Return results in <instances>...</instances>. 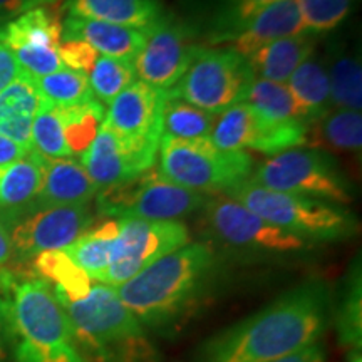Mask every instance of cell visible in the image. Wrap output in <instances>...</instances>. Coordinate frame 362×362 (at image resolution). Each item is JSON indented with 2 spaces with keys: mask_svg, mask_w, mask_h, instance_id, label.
<instances>
[{
  "mask_svg": "<svg viewBox=\"0 0 362 362\" xmlns=\"http://www.w3.org/2000/svg\"><path fill=\"white\" fill-rule=\"evenodd\" d=\"M329 324L322 284L298 285L202 347L198 362H275L320 342Z\"/></svg>",
  "mask_w": 362,
  "mask_h": 362,
  "instance_id": "6da1fadb",
  "label": "cell"
},
{
  "mask_svg": "<svg viewBox=\"0 0 362 362\" xmlns=\"http://www.w3.org/2000/svg\"><path fill=\"white\" fill-rule=\"evenodd\" d=\"M218 259L206 243H187L161 257L115 291L143 325L166 330L192 312L205 296Z\"/></svg>",
  "mask_w": 362,
  "mask_h": 362,
  "instance_id": "7a4b0ae2",
  "label": "cell"
},
{
  "mask_svg": "<svg viewBox=\"0 0 362 362\" xmlns=\"http://www.w3.org/2000/svg\"><path fill=\"white\" fill-rule=\"evenodd\" d=\"M0 307L16 362H88L64 309L42 279L12 275L0 288Z\"/></svg>",
  "mask_w": 362,
  "mask_h": 362,
  "instance_id": "3957f363",
  "label": "cell"
},
{
  "mask_svg": "<svg viewBox=\"0 0 362 362\" xmlns=\"http://www.w3.org/2000/svg\"><path fill=\"white\" fill-rule=\"evenodd\" d=\"M59 304L88 362H163L143 324L110 285L93 284L88 297Z\"/></svg>",
  "mask_w": 362,
  "mask_h": 362,
  "instance_id": "277c9868",
  "label": "cell"
},
{
  "mask_svg": "<svg viewBox=\"0 0 362 362\" xmlns=\"http://www.w3.org/2000/svg\"><path fill=\"white\" fill-rule=\"evenodd\" d=\"M225 194L245 205L269 223L304 240H339L356 232V220L327 202L274 192L250 178Z\"/></svg>",
  "mask_w": 362,
  "mask_h": 362,
  "instance_id": "5b68a950",
  "label": "cell"
},
{
  "mask_svg": "<svg viewBox=\"0 0 362 362\" xmlns=\"http://www.w3.org/2000/svg\"><path fill=\"white\" fill-rule=\"evenodd\" d=\"M253 161L245 151H221L210 138H161L160 173L200 193H226L250 178Z\"/></svg>",
  "mask_w": 362,
  "mask_h": 362,
  "instance_id": "8992f818",
  "label": "cell"
},
{
  "mask_svg": "<svg viewBox=\"0 0 362 362\" xmlns=\"http://www.w3.org/2000/svg\"><path fill=\"white\" fill-rule=\"evenodd\" d=\"M253 79L255 76L247 59L232 49H203L180 83L168 90V96L211 115H220L235 104L245 103Z\"/></svg>",
  "mask_w": 362,
  "mask_h": 362,
  "instance_id": "52a82bcc",
  "label": "cell"
},
{
  "mask_svg": "<svg viewBox=\"0 0 362 362\" xmlns=\"http://www.w3.org/2000/svg\"><path fill=\"white\" fill-rule=\"evenodd\" d=\"M250 180L274 192L341 205L352 202L346 181L329 156L319 149L292 148L274 155L262 163Z\"/></svg>",
  "mask_w": 362,
  "mask_h": 362,
  "instance_id": "ba28073f",
  "label": "cell"
},
{
  "mask_svg": "<svg viewBox=\"0 0 362 362\" xmlns=\"http://www.w3.org/2000/svg\"><path fill=\"white\" fill-rule=\"evenodd\" d=\"M166 98L168 90L156 89L143 81H134L106 111L104 124L123 141L139 171L155 166Z\"/></svg>",
  "mask_w": 362,
  "mask_h": 362,
  "instance_id": "9c48e42d",
  "label": "cell"
},
{
  "mask_svg": "<svg viewBox=\"0 0 362 362\" xmlns=\"http://www.w3.org/2000/svg\"><path fill=\"white\" fill-rule=\"evenodd\" d=\"M115 242L111 264L99 284L116 288L161 257L189 243V232L181 221H151L123 216Z\"/></svg>",
  "mask_w": 362,
  "mask_h": 362,
  "instance_id": "30bf717a",
  "label": "cell"
},
{
  "mask_svg": "<svg viewBox=\"0 0 362 362\" xmlns=\"http://www.w3.org/2000/svg\"><path fill=\"white\" fill-rule=\"evenodd\" d=\"M203 210L215 238L235 250L287 255L307 247V240L269 223L225 193L208 197Z\"/></svg>",
  "mask_w": 362,
  "mask_h": 362,
  "instance_id": "8fae6325",
  "label": "cell"
},
{
  "mask_svg": "<svg viewBox=\"0 0 362 362\" xmlns=\"http://www.w3.org/2000/svg\"><path fill=\"white\" fill-rule=\"evenodd\" d=\"M93 221L88 203L30 208L7 223L17 264L33 262L44 252L64 250L93 226Z\"/></svg>",
  "mask_w": 362,
  "mask_h": 362,
  "instance_id": "7c38bea8",
  "label": "cell"
},
{
  "mask_svg": "<svg viewBox=\"0 0 362 362\" xmlns=\"http://www.w3.org/2000/svg\"><path fill=\"white\" fill-rule=\"evenodd\" d=\"M57 4L25 11L0 30V42L11 51L21 71L30 78H42L64 67L59 57L62 8Z\"/></svg>",
  "mask_w": 362,
  "mask_h": 362,
  "instance_id": "4fadbf2b",
  "label": "cell"
},
{
  "mask_svg": "<svg viewBox=\"0 0 362 362\" xmlns=\"http://www.w3.org/2000/svg\"><path fill=\"white\" fill-rule=\"evenodd\" d=\"M146 42L134 61L139 81L161 90L173 89L203 49L183 22L163 19L146 30Z\"/></svg>",
  "mask_w": 362,
  "mask_h": 362,
  "instance_id": "5bb4252c",
  "label": "cell"
},
{
  "mask_svg": "<svg viewBox=\"0 0 362 362\" xmlns=\"http://www.w3.org/2000/svg\"><path fill=\"white\" fill-rule=\"evenodd\" d=\"M40 189L34 206L86 205L96 197L99 187L79 161L72 158H45L39 153Z\"/></svg>",
  "mask_w": 362,
  "mask_h": 362,
  "instance_id": "9a60e30c",
  "label": "cell"
},
{
  "mask_svg": "<svg viewBox=\"0 0 362 362\" xmlns=\"http://www.w3.org/2000/svg\"><path fill=\"white\" fill-rule=\"evenodd\" d=\"M206 198V193L176 185L156 170L146 187L136 197L126 216L151 221H180L183 216L205 206Z\"/></svg>",
  "mask_w": 362,
  "mask_h": 362,
  "instance_id": "2e32d148",
  "label": "cell"
},
{
  "mask_svg": "<svg viewBox=\"0 0 362 362\" xmlns=\"http://www.w3.org/2000/svg\"><path fill=\"white\" fill-rule=\"evenodd\" d=\"M307 33L297 0H275L252 16L232 37V51L247 57L279 39Z\"/></svg>",
  "mask_w": 362,
  "mask_h": 362,
  "instance_id": "e0dca14e",
  "label": "cell"
},
{
  "mask_svg": "<svg viewBox=\"0 0 362 362\" xmlns=\"http://www.w3.org/2000/svg\"><path fill=\"white\" fill-rule=\"evenodd\" d=\"M62 40H83L101 56L134 64L146 42V34L131 27L83 19L69 13L62 22Z\"/></svg>",
  "mask_w": 362,
  "mask_h": 362,
  "instance_id": "ac0fdd59",
  "label": "cell"
},
{
  "mask_svg": "<svg viewBox=\"0 0 362 362\" xmlns=\"http://www.w3.org/2000/svg\"><path fill=\"white\" fill-rule=\"evenodd\" d=\"M71 16L146 33L166 16L160 0H62Z\"/></svg>",
  "mask_w": 362,
  "mask_h": 362,
  "instance_id": "d6986e66",
  "label": "cell"
},
{
  "mask_svg": "<svg viewBox=\"0 0 362 362\" xmlns=\"http://www.w3.org/2000/svg\"><path fill=\"white\" fill-rule=\"evenodd\" d=\"M42 104L33 78L21 72L12 84L0 90V136H6L25 149H33L30 131Z\"/></svg>",
  "mask_w": 362,
  "mask_h": 362,
  "instance_id": "ffe728a7",
  "label": "cell"
},
{
  "mask_svg": "<svg viewBox=\"0 0 362 362\" xmlns=\"http://www.w3.org/2000/svg\"><path fill=\"white\" fill-rule=\"evenodd\" d=\"M315 42V34L302 33L267 44L245 59L257 79L285 84L302 62L314 56Z\"/></svg>",
  "mask_w": 362,
  "mask_h": 362,
  "instance_id": "44dd1931",
  "label": "cell"
},
{
  "mask_svg": "<svg viewBox=\"0 0 362 362\" xmlns=\"http://www.w3.org/2000/svg\"><path fill=\"white\" fill-rule=\"evenodd\" d=\"M40 181L42 175L34 149L21 160L0 166V218L4 223L34 208Z\"/></svg>",
  "mask_w": 362,
  "mask_h": 362,
  "instance_id": "7402d4cb",
  "label": "cell"
},
{
  "mask_svg": "<svg viewBox=\"0 0 362 362\" xmlns=\"http://www.w3.org/2000/svg\"><path fill=\"white\" fill-rule=\"evenodd\" d=\"M79 163L99 188L110 187L117 181L141 173L136 168L123 141L104 123L96 139L79 158Z\"/></svg>",
  "mask_w": 362,
  "mask_h": 362,
  "instance_id": "603a6c76",
  "label": "cell"
},
{
  "mask_svg": "<svg viewBox=\"0 0 362 362\" xmlns=\"http://www.w3.org/2000/svg\"><path fill=\"white\" fill-rule=\"evenodd\" d=\"M307 146L324 148L334 153H357L362 148L361 111L336 110L310 121L307 128Z\"/></svg>",
  "mask_w": 362,
  "mask_h": 362,
  "instance_id": "cb8c5ba5",
  "label": "cell"
},
{
  "mask_svg": "<svg viewBox=\"0 0 362 362\" xmlns=\"http://www.w3.org/2000/svg\"><path fill=\"white\" fill-rule=\"evenodd\" d=\"M39 279L51 285L59 302H78L93 288L89 275L72 262L64 250L39 253L33 260Z\"/></svg>",
  "mask_w": 362,
  "mask_h": 362,
  "instance_id": "d4e9b609",
  "label": "cell"
},
{
  "mask_svg": "<svg viewBox=\"0 0 362 362\" xmlns=\"http://www.w3.org/2000/svg\"><path fill=\"white\" fill-rule=\"evenodd\" d=\"M245 103L267 123H310L314 119L284 83L255 78L248 88Z\"/></svg>",
  "mask_w": 362,
  "mask_h": 362,
  "instance_id": "484cf974",
  "label": "cell"
},
{
  "mask_svg": "<svg viewBox=\"0 0 362 362\" xmlns=\"http://www.w3.org/2000/svg\"><path fill=\"white\" fill-rule=\"evenodd\" d=\"M117 235L119 221L107 220L86 230L74 243L64 248V252L81 270L89 275L90 280H99L111 264Z\"/></svg>",
  "mask_w": 362,
  "mask_h": 362,
  "instance_id": "4316f807",
  "label": "cell"
},
{
  "mask_svg": "<svg viewBox=\"0 0 362 362\" xmlns=\"http://www.w3.org/2000/svg\"><path fill=\"white\" fill-rule=\"evenodd\" d=\"M257 134L259 116L247 103H240L216 115L210 139L221 151H243L253 148Z\"/></svg>",
  "mask_w": 362,
  "mask_h": 362,
  "instance_id": "83f0119b",
  "label": "cell"
},
{
  "mask_svg": "<svg viewBox=\"0 0 362 362\" xmlns=\"http://www.w3.org/2000/svg\"><path fill=\"white\" fill-rule=\"evenodd\" d=\"M287 88L292 96L309 115L314 117L322 116L329 111L330 90L327 69L319 59L310 56L297 67L287 81Z\"/></svg>",
  "mask_w": 362,
  "mask_h": 362,
  "instance_id": "f1b7e54d",
  "label": "cell"
},
{
  "mask_svg": "<svg viewBox=\"0 0 362 362\" xmlns=\"http://www.w3.org/2000/svg\"><path fill=\"white\" fill-rule=\"evenodd\" d=\"M71 156L81 158L96 139L106 117V110L96 99L71 107H57Z\"/></svg>",
  "mask_w": 362,
  "mask_h": 362,
  "instance_id": "f546056e",
  "label": "cell"
},
{
  "mask_svg": "<svg viewBox=\"0 0 362 362\" xmlns=\"http://www.w3.org/2000/svg\"><path fill=\"white\" fill-rule=\"evenodd\" d=\"M216 115L206 112L176 98H166L161 116V138H210Z\"/></svg>",
  "mask_w": 362,
  "mask_h": 362,
  "instance_id": "4dcf8cb0",
  "label": "cell"
},
{
  "mask_svg": "<svg viewBox=\"0 0 362 362\" xmlns=\"http://www.w3.org/2000/svg\"><path fill=\"white\" fill-rule=\"evenodd\" d=\"M33 81L42 101L54 107L78 106L94 99L88 76L67 67Z\"/></svg>",
  "mask_w": 362,
  "mask_h": 362,
  "instance_id": "1f68e13d",
  "label": "cell"
},
{
  "mask_svg": "<svg viewBox=\"0 0 362 362\" xmlns=\"http://www.w3.org/2000/svg\"><path fill=\"white\" fill-rule=\"evenodd\" d=\"M330 104L336 110L361 111L362 107V67L361 61L351 56L334 59L329 71Z\"/></svg>",
  "mask_w": 362,
  "mask_h": 362,
  "instance_id": "d6a6232c",
  "label": "cell"
},
{
  "mask_svg": "<svg viewBox=\"0 0 362 362\" xmlns=\"http://www.w3.org/2000/svg\"><path fill=\"white\" fill-rule=\"evenodd\" d=\"M136 69L133 62L99 56L89 72V86L98 103L111 104L123 90L134 83Z\"/></svg>",
  "mask_w": 362,
  "mask_h": 362,
  "instance_id": "836d02e7",
  "label": "cell"
},
{
  "mask_svg": "<svg viewBox=\"0 0 362 362\" xmlns=\"http://www.w3.org/2000/svg\"><path fill=\"white\" fill-rule=\"evenodd\" d=\"M30 146L45 158H72L66 144L57 107L44 103L30 131Z\"/></svg>",
  "mask_w": 362,
  "mask_h": 362,
  "instance_id": "e575fe53",
  "label": "cell"
},
{
  "mask_svg": "<svg viewBox=\"0 0 362 362\" xmlns=\"http://www.w3.org/2000/svg\"><path fill=\"white\" fill-rule=\"evenodd\" d=\"M337 334L344 347L361 351L362 346V291L361 275L351 279L346 296L337 312Z\"/></svg>",
  "mask_w": 362,
  "mask_h": 362,
  "instance_id": "d590c367",
  "label": "cell"
},
{
  "mask_svg": "<svg viewBox=\"0 0 362 362\" xmlns=\"http://www.w3.org/2000/svg\"><path fill=\"white\" fill-rule=\"evenodd\" d=\"M302 24L307 33L334 29L349 16L352 0H297Z\"/></svg>",
  "mask_w": 362,
  "mask_h": 362,
  "instance_id": "8d00e7d4",
  "label": "cell"
},
{
  "mask_svg": "<svg viewBox=\"0 0 362 362\" xmlns=\"http://www.w3.org/2000/svg\"><path fill=\"white\" fill-rule=\"evenodd\" d=\"M272 2L275 0H221V12L218 17L221 35H218V39H232L252 16H255Z\"/></svg>",
  "mask_w": 362,
  "mask_h": 362,
  "instance_id": "74e56055",
  "label": "cell"
},
{
  "mask_svg": "<svg viewBox=\"0 0 362 362\" xmlns=\"http://www.w3.org/2000/svg\"><path fill=\"white\" fill-rule=\"evenodd\" d=\"M59 57L67 69L83 72L88 76L96 64L99 54L83 40H62L59 45Z\"/></svg>",
  "mask_w": 362,
  "mask_h": 362,
  "instance_id": "f35d334b",
  "label": "cell"
},
{
  "mask_svg": "<svg viewBox=\"0 0 362 362\" xmlns=\"http://www.w3.org/2000/svg\"><path fill=\"white\" fill-rule=\"evenodd\" d=\"M16 253L11 242V235H8L7 225L0 218V285H6L12 277L11 267L16 265Z\"/></svg>",
  "mask_w": 362,
  "mask_h": 362,
  "instance_id": "ab89813d",
  "label": "cell"
},
{
  "mask_svg": "<svg viewBox=\"0 0 362 362\" xmlns=\"http://www.w3.org/2000/svg\"><path fill=\"white\" fill-rule=\"evenodd\" d=\"M21 67L16 62V59L11 54V51L0 42V90H4L8 84L21 76Z\"/></svg>",
  "mask_w": 362,
  "mask_h": 362,
  "instance_id": "60d3db41",
  "label": "cell"
},
{
  "mask_svg": "<svg viewBox=\"0 0 362 362\" xmlns=\"http://www.w3.org/2000/svg\"><path fill=\"white\" fill-rule=\"evenodd\" d=\"M56 2H61V0H0V17L21 16L34 7L49 6V4Z\"/></svg>",
  "mask_w": 362,
  "mask_h": 362,
  "instance_id": "b9f144b4",
  "label": "cell"
},
{
  "mask_svg": "<svg viewBox=\"0 0 362 362\" xmlns=\"http://www.w3.org/2000/svg\"><path fill=\"white\" fill-rule=\"evenodd\" d=\"M275 362H325V349L322 344L315 342Z\"/></svg>",
  "mask_w": 362,
  "mask_h": 362,
  "instance_id": "7bdbcfd3",
  "label": "cell"
},
{
  "mask_svg": "<svg viewBox=\"0 0 362 362\" xmlns=\"http://www.w3.org/2000/svg\"><path fill=\"white\" fill-rule=\"evenodd\" d=\"M30 149H25L21 144L13 143L12 139L6 138V136H0V166L8 165V163L21 160L24 158Z\"/></svg>",
  "mask_w": 362,
  "mask_h": 362,
  "instance_id": "ee69618b",
  "label": "cell"
},
{
  "mask_svg": "<svg viewBox=\"0 0 362 362\" xmlns=\"http://www.w3.org/2000/svg\"><path fill=\"white\" fill-rule=\"evenodd\" d=\"M0 288H2V285H0ZM4 341H6V325H4L2 307H0V362L6 357V352H4Z\"/></svg>",
  "mask_w": 362,
  "mask_h": 362,
  "instance_id": "f6af8a7d",
  "label": "cell"
}]
</instances>
